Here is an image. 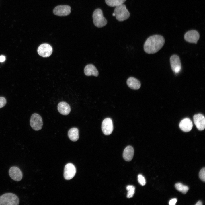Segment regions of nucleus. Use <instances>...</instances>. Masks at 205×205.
Here are the masks:
<instances>
[{"mask_svg": "<svg viewBox=\"0 0 205 205\" xmlns=\"http://www.w3.org/2000/svg\"><path fill=\"white\" fill-rule=\"evenodd\" d=\"M164 43L165 39L162 36L153 35L149 37L146 40L144 45V49L147 53L154 54L161 48Z\"/></svg>", "mask_w": 205, "mask_h": 205, "instance_id": "obj_1", "label": "nucleus"}, {"mask_svg": "<svg viewBox=\"0 0 205 205\" xmlns=\"http://www.w3.org/2000/svg\"><path fill=\"white\" fill-rule=\"evenodd\" d=\"M92 17L93 23L97 27H102L107 24V20L104 17L102 11L100 9H97L94 11Z\"/></svg>", "mask_w": 205, "mask_h": 205, "instance_id": "obj_2", "label": "nucleus"}, {"mask_svg": "<svg viewBox=\"0 0 205 205\" xmlns=\"http://www.w3.org/2000/svg\"><path fill=\"white\" fill-rule=\"evenodd\" d=\"M19 200L15 194L7 193L0 196V205H18Z\"/></svg>", "mask_w": 205, "mask_h": 205, "instance_id": "obj_3", "label": "nucleus"}, {"mask_svg": "<svg viewBox=\"0 0 205 205\" xmlns=\"http://www.w3.org/2000/svg\"><path fill=\"white\" fill-rule=\"evenodd\" d=\"M116 7L114 13L117 20L122 21L129 17L130 13L125 5L122 4Z\"/></svg>", "mask_w": 205, "mask_h": 205, "instance_id": "obj_4", "label": "nucleus"}, {"mask_svg": "<svg viewBox=\"0 0 205 205\" xmlns=\"http://www.w3.org/2000/svg\"><path fill=\"white\" fill-rule=\"evenodd\" d=\"M30 124L34 130L38 131L41 130L43 126L42 119L41 116L37 113L33 114L30 118Z\"/></svg>", "mask_w": 205, "mask_h": 205, "instance_id": "obj_5", "label": "nucleus"}, {"mask_svg": "<svg viewBox=\"0 0 205 205\" xmlns=\"http://www.w3.org/2000/svg\"><path fill=\"white\" fill-rule=\"evenodd\" d=\"M54 14L58 16H65L71 13V7L68 5H59L55 7L53 10Z\"/></svg>", "mask_w": 205, "mask_h": 205, "instance_id": "obj_6", "label": "nucleus"}, {"mask_svg": "<svg viewBox=\"0 0 205 205\" xmlns=\"http://www.w3.org/2000/svg\"><path fill=\"white\" fill-rule=\"evenodd\" d=\"M52 48L50 45L44 43L40 45L38 47L37 52L39 55L47 57L50 56L52 52Z\"/></svg>", "mask_w": 205, "mask_h": 205, "instance_id": "obj_7", "label": "nucleus"}, {"mask_svg": "<svg viewBox=\"0 0 205 205\" xmlns=\"http://www.w3.org/2000/svg\"><path fill=\"white\" fill-rule=\"evenodd\" d=\"M170 61L172 71L175 73H178L181 68V64L179 57L177 55H173L170 57Z\"/></svg>", "mask_w": 205, "mask_h": 205, "instance_id": "obj_8", "label": "nucleus"}, {"mask_svg": "<svg viewBox=\"0 0 205 205\" xmlns=\"http://www.w3.org/2000/svg\"><path fill=\"white\" fill-rule=\"evenodd\" d=\"M102 129L103 133L105 135H109L112 133L113 126L112 120L110 118H107L103 120Z\"/></svg>", "mask_w": 205, "mask_h": 205, "instance_id": "obj_9", "label": "nucleus"}, {"mask_svg": "<svg viewBox=\"0 0 205 205\" xmlns=\"http://www.w3.org/2000/svg\"><path fill=\"white\" fill-rule=\"evenodd\" d=\"M200 38V35L198 31L195 30H191L187 32L184 35L186 41L190 43L197 44Z\"/></svg>", "mask_w": 205, "mask_h": 205, "instance_id": "obj_10", "label": "nucleus"}, {"mask_svg": "<svg viewBox=\"0 0 205 205\" xmlns=\"http://www.w3.org/2000/svg\"><path fill=\"white\" fill-rule=\"evenodd\" d=\"M76 173V168L73 164L69 163L65 165L64 173L65 179L67 180L71 179L74 176Z\"/></svg>", "mask_w": 205, "mask_h": 205, "instance_id": "obj_11", "label": "nucleus"}, {"mask_svg": "<svg viewBox=\"0 0 205 205\" xmlns=\"http://www.w3.org/2000/svg\"><path fill=\"white\" fill-rule=\"evenodd\" d=\"M9 173L11 178L15 181H19L22 179V172L17 167L13 166L11 167L9 170Z\"/></svg>", "mask_w": 205, "mask_h": 205, "instance_id": "obj_12", "label": "nucleus"}, {"mask_svg": "<svg viewBox=\"0 0 205 205\" xmlns=\"http://www.w3.org/2000/svg\"><path fill=\"white\" fill-rule=\"evenodd\" d=\"M193 120L197 129L200 130H204L205 128V118L202 114H198L193 116Z\"/></svg>", "mask_w": 205, "mask_h": 205, "instance_id": "obj_13", "label": "nucleus"}, {"mask_svg": "<svg viewBox=\"0 0 205 205\" xmlns=\"http://www.w3.org/2000/svg\"><path fill=\"white\" fill-rule=\"evenodd\" d=\"M179 127L182 131L188 132L191 130L193 127V124L189 118H186L181 121L179 124Z\"/></svg>", "mask_w": 205, "mask_h": 205, "instance_id": "obj_14", "label": "nucleus"}, {"mask_svg": "<svg viewBox=\"0 0 205 205\" xmlns=\"http://www.w3.org/2000/svg\"><path fill=\"white\" fill-rule=\"evenodd\" d=\"M57 108L59 112L64 115H68L71 110L70 105L67 102L64 101L59 103L58 105Z\"/></svg>", "mask_w": 205, "mask_h": 205, "instance_id": "obj_15", "label": "nucleus"}, {"mask_svg": "<svg viewBox=\"0 0 205 205\" xmlns=\"http://www.w3.org/2000/svg\"><path fill=\"white\" fill-rule=\"evenodd\" d=\"M84 72L85 75L87 76L93 75L97 77L99 75L97 70L95 66L92 64H88L85 67Z\"/></svg>", "mask_w": 205, "mask_h": 205, "instance_id": "obj_16", "label": "nucleus"}, {"mask_svg": "<svg viewBox=\"0 0 205 205\" xmlns=\"http://www.w3.org/2000/svg\"><path fill=\"white\" fill-rule=\"evenodd\" d=\"M126 83L128 86L133 89H138L141 87V83L140 81L133 77L128 78L127 80Z\"/></svg>", "mask_w": 205, "mask_h": 205, "instance_id": "obj_17", "label": "nucleus"}, {"mask_svg": "<svg viewBox=\"0 0 205 205\" xmlns=\"http://www.w3.org/2000/svg\"><path fill=\"white\" fill-rule=\"evenodd\" d=\"M134 155V149L131 146H127L124 149L123 153V157L124 159L128 161H131Z\"/></svg>", "mask_w": 205, "mask_h": 205, "instance_id": "obj_18", "label": "nucleus"}, {"mask_svg": "<svg viewBox=\"0 0 205 205\" xmlns=\"http://www.w3.org/2000/svg\"><path fill=\"white\" fill-rule=\"evenodd\" d=\"M68 136L69 139L73 141H76L79 138V130L76 128H71L68 132Z\"/></svg>", "mask_w": 205, "mask_h": 205, "instance_id": "obj_19", "label": "nucleus"}, {"mask_svg": "<svg viewBox=\"0 0 205 205\" xmlns=\"http://www.w3.org/2000/svg\"><path fill=\"white\" fill-rule=\"evenodd\" d=\"M106 4L112 7H116L123 3L126 0H105Z\"/></svg>", "mask_w": 205, "mask_h": 205, "instance_id": "obj_20", "label": "nucleus"}, {"mask_svg": "<svg viewBox=\"0 0 205 205\" xmlns=\"http://www.w3.org/2000/svg\"><path fill=\"white\" fill-rule=\"evenodd\" d=\"M175 186L176 189L184 194H186L189 190L188 187L183 184L181 183H178L175 184Z\"/></svg>", "mask_w": 205, "mask_h": 205, "instance_id": "obj_21", "label": "nucleus"}, {"mask_svg": "<svg viewBox=\"0 0 205 205\" xmlns=\"http://www.w3.org/2000/svg\"><path fill=\"white\" fill-rule=\"evenodd\" d=\"M128 192L127 196L128 198L132 197L135 193V187L132 185H129L126 187Z\"/></svg>", "mask_w": 205, "mask_h": 205, "instance_id": "obj_22", "label": "nucleus"}, {"mask_svg": "<svg viewBox=\"0 0 205 205\" xmlns=\"http://www.w3.org/2000/svg\"><path fill=\"white\" fill-rule=\"evenodd\" d=\"M138 183L142 186L145 185L146 184V181L145 177L141 174H139L138 176Z\"/></svg>", "mask_w": 205, "mask_h": 205, "instance_id": "obj_23", "label": "nucleus"}, {"mask_svg": "<svg viewBox=\"0 0 205 205\" xmlns=\"http://www.w3.org/2000/svg\"><path fill=\"white\" fill-rule=\"evenodd\" d=\"M199 177L200 179L202 181H205V168L204 167L202 168L199 173Z\"/></svg>", "mask_w": 205, "mask_h": 205, "instance_id": "obj_24", "label": "nucleus"}, {"mask_svg": "<svg viewBox=\"0 0 205 205\" xmlns=\"http://www.w3.org/2000/svg\"><path fill=\"white\" fill-rule=\"evenodd\" d=\"M6 102V100L5 98L0 97V108L4 107L5 105Z\"/></svg>", "mask_w": 205, "mask_h": 205, "instance_id": "obj_25", "label": "nucleus"}, {"mask_svg": "<svg viewBox=\"0 0 205 205\" xmlns=\"http://www.w3.org/2000/svg\"><path fill=\"white\" fill-rule=\"evenodd\" d=\"M177 200L176 198H173L169 202V204L170 205H174L176 204Z\"/></svg>", "mask_w": 205, "mask_h": 205, "instance_id": "obj_26", "label": "nucleus"}, {"mask_svg": "<svg viewBox=\"0 0 205 205\" xmlns=\"http://www.w3.org/2000/svg\"><path fill=\"white\" fill-rule=\"evenodd\" d=\"M5 60V57L3 55L0 56V62H3Z\"/></svg>", "mask_w": 205, "mask_h": 205, "instance_id": "obj_27", "label": "nucleus"}, {"mask_svg": "<svg viewBox=\"0 0 205 205\" xmlns=\"http://www.w3.org/2000/svg\"><path fill=\"white\" fill-rule=\"evenodd\" d=\"M202 202L200 201H199L196 204V205H202Z\"/></svg>", "mask_w": 205, "mask_h": 205, "instance_id": "obj_28", "label": "nucleus"}, {"mask_svg": "<svg viewBox=\"0 0 205 205\" xmlns=\"http://www.w3.org/2000/svg\"><path fill=\"white\" fill-rule=\"evenodd\" d=\"M112 15H113V16H115V13H113L112 14Z\"/></svg>", "mask_w": 205, "mask_h": 205, "instance_id": "obj_29", "label": "nucleus"}]
</instances>
